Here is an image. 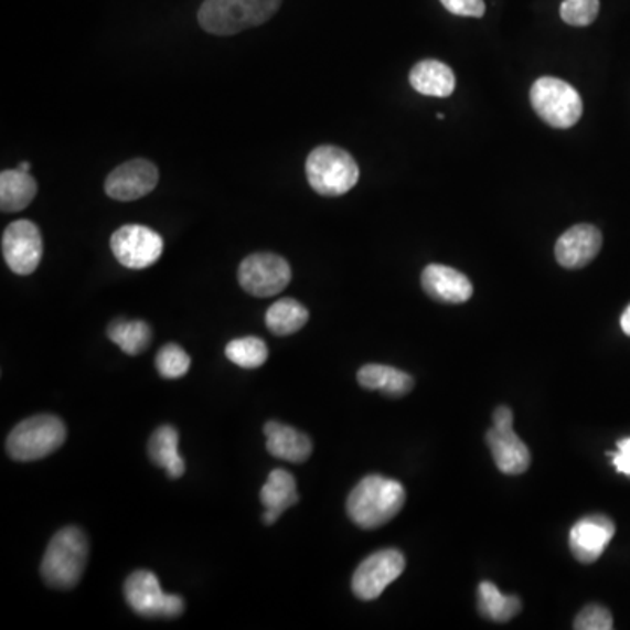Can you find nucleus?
Instances as JSON below:
<instances>
[{"mask_svg": "<svg viewBox=\"0 0 630 630\" xmlns=\"http://www.w3.org/2000/svg\"><path fill=\"white\" fill-rule=\"evenodd\" d=\"M263 433L267 436L268 453L277 459L300 465V462L309 461V457L312 456V440L305 433L291 426L270 420L265 424Z\"/></svg>", "mask_w": 630, "mask_h": 630, "instance_id": "nucleus-18", "label": "nucleus"}, {"mask_svg": "<svg viewBox=\"0 0 630 630\" xmlns=\"http://www.w3.org/2000/svg\"><path fill=\"white\" fill-rule=\"evenodd\" d=\"M405 500L402 483L382 474H370L349 494L348 515L361 530H378L402 512Z\"/></svg>", "mask_w": 630, "mask_h": 630, "instance_id": "nucleus-1", "label": "nucleus"}, {"mask_svg": "<svg viewBox=\"0 0 630 630\" xmlns=\"http://www.w3.org/2000/svg\"><path fill=\"white\" fill-rule=\"evenodd\" d=\"M38 195V182L23 170H4L0 174V209L18 212L29 207Z\"/></svg>", "mask_w": 630, "mask_h": 630, "instance_id": "nucleus-22", "label": "nucleus"}, {"mask_svg": "<svg viewBox=\"0 0 630 630\" xmlns=\"http://www.w3.org/2000/svg\"><path fill=\"white\" fill-rule=\"evenodd\" d=\"M67 428L56 415H34L9 433L6 450L18 462H32L51 456L65 444Z\"/></svg>", "mask_w": 630, "mask_h": 630, "instance_id": "nucleus-4", "label": "nucleus"}, {"mask_svg": "<svg viewBox=\"0 0 630 630\" xmlns=\"http://www.w3.org/2000/svg\"><path fill=\"white\" fill-rule=\"evenodd\" d=\"M410 85L419 94L445 98L453 94L456 76L449 65L438 60H423L412 68Z\"/></svg>", "mask_w": 630, "mask_h": 630, "instance_id": "nucleus-20", "label": "nucleus"}, {"mask_svg": "<svg viewBox=\"0 0 630 630\" xmlns=\"http://www.w3.org/2000/svg\"><path fill=\"white\" fill-rule=\"evenodd\" d=\"M191 357L178 343H167L157 354V370L161 378L174 381L190 372Z\"/></svg>", "mask_w": 630, "mask_h": 630, "instance_id": "nucleus-27", "label": "nucleus"}, {"mask_svg": "<svg viewBox=\"0 0 630 630\" xmlns=\"http://www.w3.org/2000/svg\"><path fill=\"white\" fill-rule=\"evenodd\" d=\"M602 247V235L596 226L576 225L560 235L555 244L558 265L569 270L587 267Z\"/></svg>", "mask_w": 630, "mask_h": 630, "instance_id": "nucleus-15", "label": "nucleus"}, {"mask_svg": "<svg viewBox=\"0 0 630 630\" xmlns=\"http://www.w3.org/2000/svg\"><path fill=\"white\" fill-rule=\"evenodd\" d=\"M423 288L441 303H465L473 297V284L465 274L445 265H429L423 271Z\"/></svg>", "mask_w": 630, "mask_h": 630, "instance_id": "nucleus-16", "label": "nucleus"}, {"mask_svg": "<svg viewBox=\"0 0 630 630\" xmlns=\"http://www.w3.org/2000/svg\"><path fill=\"white\" fill-rule=\"evenodd\" d=\"M282 0H203L199 23L212 35H235L263 25L279 11Z\"/></svg>", "mask_w": 630, "mask_h": 630, "instance_id": "nucleus-3", "label": "nucleus"}, {"mask_svg": "<svg viewBox=\"0 0 630 630\" xmlns=\"http://www.w3.org/2000/svg\"><path fill=\"white\" fill-rule=\"evenodd\" d=\"M599 9V0H564L560 4V18L567 25L587 26L596 22Z\"/></svg>", "mask_w": 630, "mask_h": 630, "instance_id": "nucleus-28", "label": "nucleus"}, {"mask_svg": "<svg viewBox=\"0 0 630 630\" xmlns=\"http://www.w3.org/2000/svg\"><path fill=\"white\" fill-rule=\"evenodd\" d=\"M492 420L494 426L487 431L485 438L498 470L504 474L525 473L530 470L531 452L513 431V412L508 406H498Z\"/></svg>", "mask_w": 630, "mask_h": 630, "instance_id": "nucleus-8", "label": "nucleus"}, {"mask_svg": "<svg viewBox=\"0 0 630 630\" xmlns=\"http://www.w3.org/2000/svg\"><path fill=\"white\" fill-rule=\"evenodd\" d=\"M531 104L546 125L560 130L575 127L584 115L580 94L557 77H540L531 88Z\"/></svg>", "mask_w": 630, "mask_h": 630, "instance_id": "nucleus-6", "label": "nucleus"}, {"mask_svg": "<svg viewBox=\"0 0 630 630\" xmlns=\"http://www.w3.org/2000/svg\"><path fill=\"white\" fill-rule=\"evenodd\" d=\"M357 382L369 391H378L389 398H403L414 389V378L402 370L385 364H366L357 372Z\"/></svg>", "mask_w": 630, "mask_h": 630, "instance_id": "nucleus-19", "label": "nucleus"}, {"mask_svg": "<svg viewBox=\"0 0 630 630\" xmlns=\"http://www.w3.org/2000/svg\"><path fill=\"white\" fill-rule=\"evenodd\" d=\"M479 608L487 620L503 623L521 613L522 602L516 596L501 594L500 588L491 581H482L479 587Z\"/></svg>", "mask_w": 630, "mask_h": 630, "instance_id": "nucleus-25", "label": "nucleus"}, {"mask_svg": "<svg viewBox=\"0 0 630 630\" xmlns=\"http://www.w3.org/2000/svg\"><path fill=\"white\" fill-rule=\"evenodd\" d=\"M18 169L23 170V172H29L30 170L29 161H23V163H20V167H18Z\"/></svg>", "mask_w": 630, "mask_h": 630, "instance_id": "nucleus-33", "label": "nucleus"}, {"mask_svg": "<svg viewBox=\"0 0 630 630\" xmlns=\"http://www.w3.org/2000/svg\"><path fill=\"white\" fill-rule=\"evenodd\" d=\"M403 572H405V557L402 552L394 548L375 552L364 558L355 569L352 576V592L361 601L378 599L385 588L398 580Z\"/></svg>", "mask_w": 630, "mask_h": 630, "instance_id": "nucleus-11", "label": "nucleus"}, {"mask_svg": "<svg viewBox=\"0 0 630 630\" xmlns=\"http://www.w3.org/2000/svg\"><path fill=\"white\" fill-rule=\"evenodd\" d=\"M259 500H261V504L265 506L263 524H276L279 521V516L288 508L295 506L300 501L297 480L289 471L277 468V470L268 474L267 482H265V485L261 487V492H259Z\"/></svg>", "mask_w": 630, "mask_h": 630, "instance_id": "nucleus-17", "label": "nucleus"}, {"mask_svg": "<svg viewBox=\"0 0 630 630\" xmlns=\"http://www.w3.org/2000/svg\"><path fill=\"white\" fill-rule=\"evenodd\" d=\"M309 322V310L300 301L282 298L267 310L265 324L270 333L277 337H288L298 333Z\"/></svg>", "mask_w": 630, "mask_h": 630, "instance_id": "nucleus-23", "label": "nucleus"}, {"mask_svg": "<svg viewBox=\"0 0 630 630\" xmlns=\"http://www.w3.org/2000/svg\"><path fill=\"white\" fill-rule=\"evenodd\" d=\"M110 250L119 265L130 270H145L161 258L163 238L148 226L125 225L113 233Z\"/></svg>", "mask_w": 630, "mask_h": 630, "instance_id": "nucleus-10", "label": "nucleus"}, {"mask_svg": "<svg viewBox=\"0 0 630 630\" xmlns=\"http://www.w3.org/2000/svg\"><path fill=\"white\" fill-rule=\"evenodd\" d=\"M225 354L229 363L237 364L241 369L256 370L267 363L268 348L258 337H244L232 340L226 345Z\"/></svg>", "mask_w": 630, "mask_h": 630, "instance_id": "nucleus-26", "label": "nucleus"}, {"mask_svg": "<svg viewBox=\"0 0 630 630\" xmlns=\"http://www.w3.org/2000/svg\"><path fill=\"white\" fill-rule=\"evenodd\" d=\"M620 324H622L623 333L630 337V305L627 307L626 312H623L622 319H620Z\"/></svg>", "mask_w": 630, "mask_h": 630, "instance_id": "nucleus-32", "label": "nucleus"}, {"mask_svg": "<svg viewBox=\"0 0 630 630\" xmlns=\"http://www.w3.org/2000/svg\"><path fill=\"white\" fill-rule=\"evenodd\" d=\"M449 13L457 17L482 18L485 14L483 0H440Z\"/></svg>", "mask_w": 630, "mask_h": 630, "instance_id": "nucleus-30", "label": "nucleus"}, {"mask_svg": "<svg viewBox=\"0 0 630 630\" xmlns=\"http://www.w3.org/2000/svg\"><path fill=\"white\" fill-rule=\"evenodd\" d=\"M158 169L151 161L137 160L127 161L124 165L110 172L106 181V193L113 200L119 202H134L142 196H148L158 186Z\"/></svg>", "mask_w": 630, "mask_h": 630, "instance_id": "nucleus-13", "label": "nucleus"}, {"mask_svg": "<svg viewBox=\"0 0 630 630\" xmlns=\"http://www.w3.org/2000/svg\"><path fill=\"white\" fill-rule=\"evenodd\" d=\"M617 527L606 515H588L573 525L569 533V548L576 560L594 564L605 554L606 546L613 540Z\"/></svg>", "mask_w": 630, "mask_h": 630, "instance_id": "nucleus-14", "label": "nucleus"}, {"mask_svg": "<svg viewBox=\"0 0 630 630\" xmlns=\"http://www.w3.org/2000/svg\"><path fill=\"white\" fill-rule=\"evenodd\" d=\"M573 627L576 630H611L613 629V617L605 606L590 605L581 609Z\"/></svg>", "mask_w": 630, "mask_h": 630, "instance_id": "nucleus-29", "label": "nucleus"}, {"mask_svg": "<svg viewBox=\"0 0 630 630\" xmlns=\"http://www.w3.org/2000/svg\"><path fill=\"white\" fill-rule=\"evenodd\" d=\"M149 459L158 468H163L169 474V479H181L186 465L179 453V431L174 426H160L152 433L148 444Z\"/></svg>", "mask_w": 630, "mask_h": 630, "instance_id": "nucleus-21", "label": "nucleus"}, {"mask_svg": "<svg viewBox=\"0 0 630 630\" xmlns=\"http://www.w3.org/2000/svg\"><path fill=\"white\" fill-rule=\"evenodd\" d=\"M89 557L88 537L76 525H68L51 537L41 563L44 584L58 590L76 587Z\"/></svg>", "mask_w": 630, "mask_h": 630, "instance_id": "nucleus-2", "label": "nucleus"}, {"mask_svg": "<svg viewBox=\"0 0 630 630\" xmlns=\"http://www.w3.org/2000/svg\"><path fill=\"white\" fill-rule=\"evenodd\" d=\"M107 337L127 355H139L149 348L152 340L151 327L146 321L116 319L107 328Z\"/></svg>", "mask_w": 630, "mask_h": 630, "instance_id": "nucleus-24", "label": "nucleus"}, {"mask_svg": "<svg viewBox=\"0 0 630 630\" xmlns=\"http://www.w3.org/2000/svg\"><path fill=\"white\" fill-rule=\"evenodd\" d=\"M611 462L617 468L618 473L630 477V438L618 441V452L609 453Z\"/></svg>", "mask_w": 630, "mask_h": 630, "instance_id": "nucleus-31", "label": "nucleus"}, {"mask_svg": "<svg viewBox=\"0 0 630 630\" xmlns=\"http://www.w3.org/2000/svg\"><path fill=\"white\" fill-rule=\"evenodd\" d=\"M238 282L253 297H276L291 282V267L279 254H250L238 267Z\"/></svg>", "mask_w": 630, "mask_h": 630, "instance_id": "nucleus-9", "label": "nucleus"}, {"mask_svg": "<svg viewBox=\"0 0 630 630\" xmlns=\"http://www.w3.org/2000/svg\"><path fill=\"white\" fill-rule=\"evenodd\" d=\"M43 237L32 221H14L2 233L6 265L17 276L34 274L43 259Z\"/></svg>", "mask_w": 630, "mask_h": 630, "instance_id": "nucleus-12", "label": "nucleus"}, {"mask_svg": "<svg viewBox=\"0 0 630 630\" xmlns=\"http://www.w3.org/2000/svg\"><path fill=\"white\" fill-rule=\"evenodd\" d=\"M305 172L312 190L322 196H342L360 181V167L345 149L319 146L310 152Z\"/></svg>", "mask_w": 630, "mask_h": 630, "instance_id": "nucleus-5", "label": "nucleus"}, {"mask_svg": "<svg viewBox=\"0 0 630 630\" xmlns=\"http://www.w3.org/2000/svg\"><path fill=\"white\" fill-rule=\"evenodd\" d=\"M125 599L137 615L145 618H178L184 613V599L161 590L157 575L146 569L131 573L125 581Z\"/></svg>", "mask_w": 630, "mask_h": 630, "instance_id": "nucleus-7", "label": "nucleus"}]
</instances>
